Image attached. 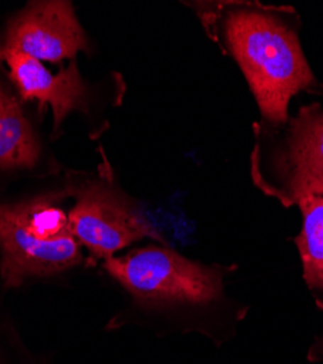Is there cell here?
Here are the masks:
<instances>
[{
    "label": "cell",
    "mask_w": 323,
    "mask_h": 364,
    "mask_svg": "<svg viewBox=\"0 0 323 364\" xmlns=\"http://www.w3.org/2000/svg\"><path fill=\"white\" fill-rule=\"evenodd\" d=\"M207 36L245 75L261 111L259 124L287 123L288 104L300 94L323 95L300 43L302 19L291 6L241 0L185 2Z\"/></svg>",
    "instance_id": "obj_1"
},
{
    "label": "cell",
    "mask_w": 323,
    "mask_h": 364,
    "mask_svg": "<svg viewBox=\"0 0 323 364\" xmlns=\"http://www.w3.org/2000/svg\"><path fill=\"white\" fill-rule=\"evenodd\" d=\"M63 175L0 196V283L5 290L91 265L72 232Z\"/></svg>",
    "instance_id": "obj_2"
},
{
    "label": "cell",
    "mask_w": 323,
    "mask_h": 364,
    "mask_svg": "<svg viewBox=\"0 0 323 364\" xmlns=\"http://www.w3.org/2000/svg\"><path fill=\"white\" fill-rule=\"evenodd\" d=\"M106 274L143 314L194 312L214 308L224 296V277L233 267L190 259L166 244L134 248L102 262Z\"/></svg>",
    "instance_id": "obj_3"
},
{
    "label": "cell",
    "mask_w": 323,
    "mask_h": 364,
    "mask_svg": "<svg viewBox=\"0 0 323 364\" xmlns=\"http://www.w3.org/2000/svg\"><path fill=\"white\" fill-rule=\"evenodd\" d=\"M99 154L101 162L95 169L66 168L63 173L69 223L92 264L104 262L146 237L166 244L138 203L120 186L102 147Z\"/></svg>",
    "instance_id": "obj_4"
},
{
    "label": "cell",
    "mask_w": 323,
    "mask_h": 364,
    "mask_svg": "<svg viewBox=\"0 0 323 364\" xmlns=\"http://www.w3.org/2000/svg\"><path fill=\"white\" fill-rule=\"evenodd\" d=\"M0 60L6 65L22 98L35 104L44 115L51 114V143L65 134L72 118L82 121L87 137L98 140L109 129L108 112L121 105L126 94V82L120 73L92 80L82 73L77 62L51 69L18 53Z\"/></svg>",
    "instance_id": "obj_5"
},
{
    "label": "cell",
    "mask_w": 323,
    "mask_h": 364,
    "mask_svg": "<svg viewBox=\"0 0 323 364\" xmlns=\"http://www.w3.org/2000/svg\"><path fill=\"white\" fill-rule=\"evenodd\" d=\"M252 129L251 176L258 190L284 207L323 197V104L302 107L283 126Z\"/></svg>",
    "instance_id": "obj_6"
},
{
    "label": "cell",
    "mask_w": 323,
    "mask_h": 364,
    "mask_svg": "<svg viewBox=\"0 0 323 364\" xmlns=\"http://www.w3.org/2000/svg\"><path fill=\"white\" fill-rule=\"evenodd\" d=\"M45 117L35 104L22 98L0 60V196L22 182L31 186L65 173L66 166L43 130Z\"/></svg>",
    "instance_id": "obj_7"
},
{
    "label": "cell",
    "mask_w": 323,
    "mask_h": 364,
    "mask_svg": "<svg viewBox=\"0 0 323 364\" xmlns=\"http://www.w3.org/2000/svg\"><path fill=\"white\" fill-rule=\"evenodd\" d=\"M11 53L60 66L94 55L95 47L69 0H31L0 26V57Z\"/></svg>",
    "instance_id": "obj_8"
},
{
    "label": "cell",
    "mask_w": 323,
    "mask_h": 364,
    "mask_svg": "<svg viewBox=\"0 0 323 364\" xmlns=\"http://www.w3.org/2000/svg\"><path fill=\"white\" fill-rule=\"evenodd\" d=\"M297 205L302 210L303 226L295 242L302 259L303 279L316 305L323 309V197L309 196Z\"/></svg>",
    "instance_id": "obj_9"
},
{
    "label": "cell",
    "mask_w": 323,
    "mask_h": 364,
    "mask_svg": "<svg viewBox=\"0 0 323 364\" xmlns=\"http://www.w3.org/2000/svg\"><path fill=\"white\" fill-rule=\"evenodd\" d=\"M0 364H51L45 355L35 354L22 340L8 311L0 306Z\"/></svg>",
    "instance_id": "obj_10"
},
{
    "label": "cell",
    "mask_w": 323,
    "mask_h": 364,
    "mask_svg": "<svg viewBox=\"0 0 323 364\" xmlns=\"http://www.w3.org/2000/svg\"><path fill=\"white\" fill-rule=\"evenodd\" d=\"M309 357H310V360H314V361L323 360V333H322V337L312 346V348L309 351Z\"/></svg>",
    "instance_id": "obj_11"
}]
</instances>
